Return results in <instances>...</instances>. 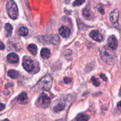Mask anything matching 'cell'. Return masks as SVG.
Segmentation results:
<instances>
[{
	"instance_id": "obj_11",
	"label": "cell",
	"mask_w": 121,
	"mask_h": 121,
	"mask_svg": "<svg viewBox=\"0 0 121 121\" xmlns=\"http://www.w3.org/2000/svg\"><path fill=\"white\" fill-rule=\"evenodd\" d=\"M7 60L10 63H17L19 61V57L14 53H11L7 57Z\"/></svg>"
},
{
	"instance_id": "obj_4",
	"label": "cell",
	"mask_w": 121,
	"mask_h": 121,
	"mask_svg": "<svg viewBox=\"0 0 121 121\" xmlns=\"http://www.w3.org/2000/svg\"><path fill=\"white\" fill-rule=\"evenodd\" d=\"M7 10L9 17L13 20H16L18 15V10L16 3L14 1H8L7 4Z\"/></svg>"
},
{
	"instance_id": "obj_1",
	"label": "cell",
	"mask_w": 121,
	"mask_h": 121,
	"mask_svg": "<svg viewBox=\"0 0 121 121\" xmlns=\"http://www.w3.org/2000/svg\"><path fill=\"white\" fill-rule=\"evenodd\" d=\"M100 56L102 60L108 65H113L115 61V54L113 50L110 48L108 46H102L99 48Z\"/></svg>"
},
{
	"instance_id": "obj_15",
	"label": "cell",
	"mask_w": 121,
	"mask_h": 121,
	"mask_svg": "<svg viewBox=\"0 0 121 121\" xmlns=\"http://www.w3.org/2000/svg\"><path fill=\"white\" fill-rule=\"evenodd\" d=\"M27 49L29 51L30 53L33 55H35L37 52V47L34 44H30L27 46Z\"/></svg>"
},
{
	"instance_id": "obj_30",
	"label": "cell",
	"mask_w": 121,
	"mask_h": 121,
	"mask_svg": "<svg viewBox=\"0 0 121 121\" xmlns=\"http://www.w3.org/2000/svg\"><path fill=\"white\" fill-rule=\"evenodd\" d=\"M3 121H9L8 119H4Z\"/></svg>"
},
{
	"instance_id": "obj_20",
	"label": "cell",
	"mask_w": 121,
	"mask_h": 121,
	"mask_svg": "<svg viewBox=\"0 0 121 121\" xmlns=\"http://www.w3.org/2000/svg\"><path fill=\"white\" fill-rule=\"evenodd\" d=\"M83 16L86 18V19H89V18L91 17V11L89 8H85V9L83 10Z\"/></svg>"
},
{
	"instance_id": "obj_5",
	"label": "cell",
	"mask_w": 121,
	"mask_h": 121,
	"mask_svg": "<svg viewBox=\"0 0 121 121\" xmlns=\"http://www.w3.org/2000/svg\"><path fill=\"white\" fill-rule=\"evenodd\" d=\"M51 104V99L47 94L44 93H41L40 96L39 100H38V104L39 106L43 108H46L48 107Z\"/></svg>"
},
{
	"instance_id": "obj_9",
	"label": "cell",
	"mask_w": 121,
	"mask_h": 121,
	"mask_svg": "<svg viewBox=\"0 0 121 121\" xmlns=\"http://www.w3.org/2000/svg\"><path fill=\"white\" fill-rule=\"evenodd\" d=\"M90 37L93 40H95L96 41H102L104 40V37H103V35L97 30H92L90 33Z\"/></svg>"
},
{
	"instance_id": "obj_16",
	"label": "cell",
	"mask_w": 121,
	"mask_h": 121,
	"mask_svg": "<svg viewBox=\"0 0 121 121\" xmlns=\"http://www.w3.org/2000/svg\"><path fill=\"white\" fill-rule=\"evenodd\" d=\"M7 74H8V76L9 78L13 79H17L18 78V72L16 70H15L13 69L9 70L8 72V73H7Z\"/></svg>"
},
{
	"instance_id": "obj_25",
	"label": "cell",
	"mask_w": 121,
	"mask_h": 121,
	"mask_svg": "<svg viewBox=\"0 0 121 121\" xmlns=\"http://www.w3.org/2000/svg\"><path fill=\"white\" fill-rule=\"evenodd\" d=\"M98 11H99L102 14H105V11H104V9L102 7H99V8H98Z\"/></svg>"
},
{
	"instance_id": "obj_17",
	"label": "cell",
	"mask_w": 121,
	"mask_h": 121,
	"mask_svg": "<svg viewBox=\"0 0 121 121\" xmlns=\"http://www.w3.org/2000/svg\"><path fill=\"white\" fill-rule=\"evenodd\" d=\"M89 119V118L88 116L84 113H80L76 117L77 121H88Z\"/></svg>"
},
{
	"instance_id": "obj_2",
	"label": "cell",
	"mask_w": 121,
	"mask_h": 121,
	"mask_svg": "<svg viewBox=\"0 0 121 121\" xmlns=\"http://www.w3.org/2000/svg\"><path fill=\"white\" fill-rule=\"evenodd\" d=\"M38 40L43 44H57L60 42L59 35L57 34H49L47 35L39 36Z\"/></svg>"
},
{
	"instance_id": "obj_18",
	"label": "cell",
	"mask_w": 121,
	"mask_h": 121,
	"mask_svg": "<svg viewBox=\"0 0 121 121\" xmlns=\"http://www.w3.org/2000/svg\"><path fill=\"white\" fill-rule=\"evenodd\" d=\"M65 105L64 104H62V103H60V104H57L56 106H54L53 108V110H54V112H59L60 111H63V110L65 109Z\"/></svg>"
},
{
	"instance_id": "obj_22",
	"label": "cell",
	"mask_w": 121,
	"mask_h": 121,
	"mask_svg": "<svg viewBox=\"0 0 121 121\" xmlns=\"http://www.w3.org/2000/svg\"><path fill=\"white\" fill-rule=\"evenodd\" d=\"M86 0H75L74 2H73V6H79L82 5L84 2H85Z\"/></svg>"
},
{
	"instance_id": "obj_12",
	"label": "cell",
	"mask_w": 121,
	"mask_h": 121,
	"mask_svg": "<svg viewBox=\"0 0 121 121\" xmlns=\"http://www.w3.org/2000/svg\"><path fill=\"white\" fill-rule=\"evenodd\" d=\"M27 99H28V96H27V93L23 92L19 95L17 98V101L20 104H25L27 103Z\"/></svg>"
},
{
	"instance_id": "obj_21",
	"label": "cell",
	"mask_w": 121,
	"mask_h": 121,
	"mask_svg": "<svg viewBox=\"0 0 121 121\" xmlns=\"http://www.w3.org/2000/svg\"><path fill=\"white\" fill-rule=\"evenodd\" d=\"M91 81H92V82L93 83V84L95 86H99V85H100V82H99V80H98L97 78H96L95 77H92V78H91Z\"/></svg>"
},
{
	"instance_id": "obj_28",
	"label": "cell",
	"mask_w": 121,
	"mask_h": 121,
	"mask_svg": "<svg viewBox=\"0 0 121 121\" xmlns=\"http://www.w3.org/2000/svg\"><path fill=\"white\" fill-rule=\"evenodd\" d=\"M118 108L121 109V101L119 102L118 103Z\"/></svg>"
},
{
	"instance_id": "obj_6",
	"label": "cell",
	"mask_w": 121,
	"mask_h": 121,
	"mask_svg": "<svg viewBox=\"0 0 121 121\" xmlns=\"http://www.w3.org/2000/svg\"><path fill=\"white\" fill-rule=\"evenodd\" d=\"M24 69L28 72H31L35 68V63L32 59L28 57H24L22 61Z\"/></svg>"
},
{
	"instance_id": "obj_29",
	"label": "cell",
	"mask_w": 121,
	"mask_h": 121,
	"mask_svg": "<svg viewBox=\"0 0 121 121\" xmlns=\"http://www.w3.org/2000/svg\"><path fill=\"white\" fill-rule=\"evenodd\" d=\"M56 121H65L63 120V119H59V120H57Z\"/></svg>"
},
{
	"instance_id": "obj_24",
	"label": "cell",
	"mask_w": 121,
	"mask_h": 121,
	"mask_svg": "<svg viewBox=\"0 0 121 121\" xmlns=\"http://www.w3.org/2000/svg\"><path fill=\"white\" fill-rule=\"evenodd\" d=\"M100 78H101L103 80H104V81H105V82H106L107 81V78H106V76L105 75V74H100Z\"/></svg>"
},
{
	"instance_id": "obj_14",
	"label": "cell",
	"mask_w": 121,
	"mask_h": 121,
	"mask_svg": "<svg viewBox=\"0 0 121 121\" xmlns=\"http://www.w3.org/2000/svg\"><path fill=\"white\" fill-rule=\"evenodd\" d=\"M13 27L9 23H7L5 25V35L7 37H9L11 35L13 32Z\"/></svg>"
},
{
	"instance_id": "obj_27",
	"label": "cell",
	"mask_w": 121,
	"mask_h": 121,
	"mask_svg": "<svg viewBox=\"0 0 121 121\" xmlns=\"http://www.w3.org/2000/svg\"><path fill=\"white\" fill-rule=\"evenodd\" d=\"M5 105L4 104H2V103H0V112L1 111H2L5 108Z\"/></svg>"
},
{
	"instance_id": "obj_7",
	"label": "cell",
	"mask_w": 121,
	"mask_h": 121,
	"mask_svg": "<svg viewBox=\"0 0 121 121\" xmlns=\"http://www.w3.org/2000/svg\"><path fill=\"white\" fill-rule=\"evenodd\" d=\"M119 17V10L117 9H114L109 14V20L113 24V26L115 27L118 28L119 27V23L118 20Z\"/></svg>"
},
{
	"instance_id": "obj_8",
	"label": "cell",
	"mask_w": 121,
	"mask_h": 121,
	"mask_svg": "<svg viewBox=\"0 0 121 121\" xmlns=\"http://www.w3.org/2000/svg\"><path fill=\"white\" fill-rule=\"evenodd\" d=\"M108 47L113 50L117 49L118 46V40L115 35H112L109 37L108 39Z\"/></svg>"
},
{
	"instance_id": "obj_13",
	"label": "cell",
	"mask_w": 121,
	"mask_h": 121,
	"mask_svg": "<svg viewBox=\"0 0 121 121\" xmlns=\"http://www.w3.org/2000/svg\"><path fill=\"white\" fill-rule=\"evenodd\" d=\"M40 54H41V56L43 59L46 60V59H48L50 57L51 53L48 48H43L41 49Z\"/></svg>"
},
{
	"instance_id": "obj_10",
	"label": "cell",
	"mask_w": 121,
	"mask_h": 121,
	"mask_svg": "<svg viewBox=\"0 0 121 121\" xmlns=\"http://www.w3.org/2000/svg\"><path fill=\"white\" fill-rule=\"evenodd\" d=\"M59 34L64 38H67L70 34V30L66 26H61L59 30Z\"/></svg>"
},
{
	"instance_id": "obj_19",
	"label": "cell",
	"mask_w": 121,
	"mask_h": 121,
	"mask_svg": "<svg viewBox=\"0 0 121 121\" xmlns=\"http://www.w3.org/2000/svg\"><path fill=\"white\" fill-rule=\"evenodd\" d=\"M18 34L21 36H26L28 34V30L26 27H22L19 28Z\"/></svg>"
},
{
	"instance_id": "obj_3",
	"label": "cell",
	"mask_w": 121,
	"mask_h": 121,
	"mask_svg": "<svg viewBox=\"0 0 121 121\" xmlns=\"http://www.w3.org/2000/svg\"><path fill=\"white\" fill-rule=\"evenodd\" d=\"M53 84V79L49 74L44 76L37 83L36 86L38 89L43 91H49Z\"/></svg>"
},
{
	"instance_id": "obj_23",
	"label": "cell",
	"mask_w": 121,
	"mask_h": 121,
	"mask_svg": "<svg viewBox=\"0 0 121 121\" xmlns=\"http://www.w3.org/2000/svg\"><path fill=\"white\" fill-rule=\"evenodd\" d=\"M64 82H65V83L68 84L72 82V79L70 78H64Z\"/></svg>"
},
{
	"instance_id": "obj_26",
	"label": "cell",
	"mask_w": 121,
	"mask_h": 121,
	"mask_svg": "<svg viewBox=\"0 0 121 121\" xmlns=\"http://www.w3.org/2000/svg\"><path fill=\"white\" fill-rule=\"evenodd\" d=\"M5 48V46L3 43L0 40V50H4Z\"/></svg>"
}]
</instances>
